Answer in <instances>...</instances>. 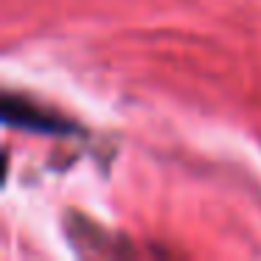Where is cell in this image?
I'll use <instances>...</instances> for the list:
<instances>
[{
    "label": "cell",
    "instance_id": "obj_1",
    "mask_svg": "<svg viewBox=\"0 0 261 261\" xmlns=\"http://www.w3.org/2000/svg\"><path fill=\"white\" fill-rule=\"evenodd\" d=\"M3 118H6V124H20V126H31V129H45V132L70 129V126H65L59 118H54V115H48V113H37L29 101H17V98H6Z\"/></svg>",
    "mask_w": 261,
    "mask_h": 261
}]
</instances>
